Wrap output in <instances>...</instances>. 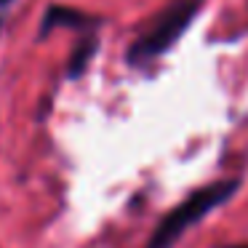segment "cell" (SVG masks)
I'll return each instance as SVG.
<instances>
[{
	"label": "cell",
	"instance_id": "obj_2",
	"mask_svg": "<svg viewBox=\"0 0 248 248\" xmlns=\"http://www.w3.org/2000/svg\"><path fill=\"white\" fill-rule=\"evenodd\" d=\"M235 192H237V179H224V182H214V184L200 187L187 200H182L171 214L163 216L157 230L152 232V237L147 240L144 248H171L189 227L198 224L200 219H205L211 211L219 208Z\"/></svg>",
	"mask_w": 248,
	"mask_h": 248
},
{
	"label": "cell",
	"instance_id": "obj_7",
	"mask_svg": "<svg viewBox=\"0 0 248 248\" xmlns=\"http://www.w3.org/2000/svg\"><path fill=\"white\" fill-rule=\"evenodd\" d=\"M0 30H3V24H0Z\"/></svg>",
	"mask_w": 248,
	"mask_h": 248
},
{
	"label": "cell",
	"instance_id": "obj_4",
	"mask_svg": "<svg viewBox=\"0 0 248 248\" xmlns=\"http://www.w3.org/2000/svg\"><path fill=\"white\" fill-rule=\"evenodd\" d=\"M96 51H99V35H96V30H91V32L83 35V38L78 40V46L72 48L70 59H67V78H70V80L80 78L83 72L88 70L91 59L96 56Z\"/></svg>",
	"mask_w": 248,
	"mask_h": 248
},
{
	"label": "cell",
	"instance_id": "obj_1",
	"mask_svg": "<svg viewBox=\"0 0 248 248\" xmlns=\"http://www.w3.org/2000/svg\"><path fill=\"white\" fill-rule=\"evenodd\" d=\"M203 6L205 0H168L150 22H144V27L125 51V62L131 67H147L166 56L192 27Z\"/></svg>",
	"mask_w": 248,
	"mask_h": 248
},
{
	"label": "cell",
	"instance_id": "obj_6",
	"mask_svg": "<svg viewBox=\"0 0 248 248\" xmlns=\"http://www.w3.org/2000/svg\"><path fill=\"white\" fill-rule=\"evenodd\" d=\"M227 248H248V246H227Z\"/></svg>",
	"mask_w": 248,
	"mask_h": 248
},
{
	"label": "cell",
	"instance_id": "obj_5",
	"mask_svg": "<svg viewBox=\"0 0 248 248\" xmlns=\"http://www.w3.org/2000/svg\"><path fill=\"white\" fill-rule=\"evenodd\" d=\"M14 0H0V8H6V6H11Z\"/></svg>",
	"mask_w": 248,
	"mask_h": 248
},
{
	"label": "cell",
	"instance_id": "obj_3",
	"mask_svg": "<svg viewBox=\"0 0 248 248\" xmlns=\"http://www.w3.org/2000/svg\"><path fill=\"white\" fill-rule=\"evenodd\" d=\"M56 27H70V30L91 32V30L102 27V19L80 11V8H72V6H48L43 14V22H40V30H38V40L48 38Z\"/></svg>",
	"mask_w": 248,
	"mask_h": 248
}]
</instances>
